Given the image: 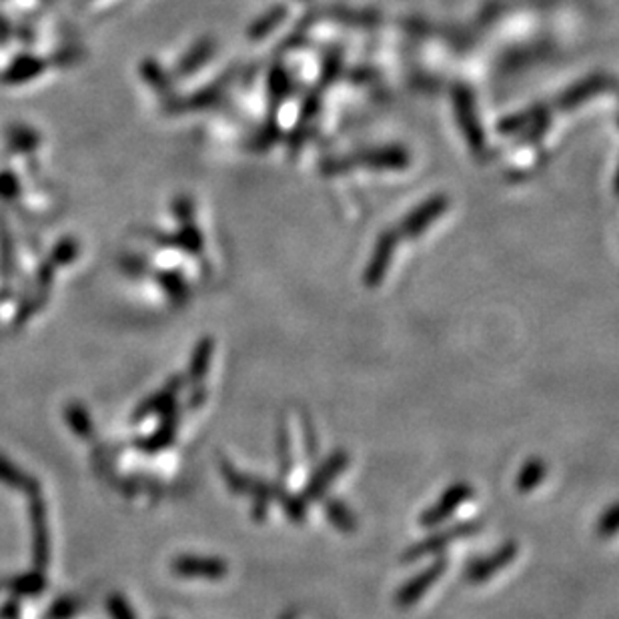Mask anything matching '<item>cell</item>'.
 I'll return each instance as SVG.
<instances>
[{"mask_svg":"<svg viewBox=\"0 0 619 619\" xmlns=\"http://www.w3.org/2000/svg\"><path fill=\"white\" fill-rule=\"evenodd\" d=\"M519 545L516 541H506L497 548L496 552L477 557L465 565V579L469 584H484L487 579L496 577L501 570H506L507 565H511L513 560L518 557Z\"/></svg>","mask_w":619,"mask_h":619,"instance_id":"4","label":"cell"},{"mask_svg":"<svg viewBox=\"0 0 619 619\" xmlns=\"http://www.w3.org/2000/svg\"><path fill=\"white\" fill-rule=\"evenodd\" d=\"M303 440L307 457H309V460H316L317 455H319V440H317L313 421L307 416L303 417Z\"/></svg>","mask_w":619,"mask_h":619,"instance_id":"19","label":"cell"},{"mask_svg":"<svg viewBox=\"0 0 619 619\" xmlns=\"http://www.w3.org/2000/svg\"><path fill=\"white\" fill-rule=\"evenodd\" d=\"M214 341L211 338H203L192 351L191 365H189V382L201 384L213 360Z\"/></svg>","mask_w":619,"mask_h":619,"instance_id":"14","label":"cell"},{"mask_svg":"<svg viewBox=\"0 0 619 619\" xmlns=\"http://www.w3.org/2000/svg\"><path fill=\"white\" fill-rule=\"evenodd\" d=\"M472 497L473 487L467 482H457V484L450 485L441 494L440 499L419 516V526L425 528V530L428 528H438L441 523H445Z\"/></svg>","mask_w":619,"mask_h":619,"instance_id":"3","label":"cell"},{"mask_svg":"<svg viewBox=\"0 0 619 619\" xmlns=\"http://www.w3.org/2000/svg\"><path fill=\"white\" fill-rule=\"evenodd\" d=\"M325 518L333 523L335 530L341 531V533H355L360 530V521H357V516L353 513L345 501H341L338 497H331L325 501Z\"/></svg>","mask_w":619,"mask_h":619,"instance_id":"10","label":"cell"},{"mask_svg":"<svg viewBox=\"0 0 619 619\" xmlns=\"http://www.w3.org/2000/svg\"><path fill=\"white\" fill-rule=\"evenodd\" d=\"M173 572L187 579H209L219 582L229 574V563L221 557H201V555H179L170 563Z\"/></svg>","mask_w":619,"mask_h":619,"instance_id":"6","label":"cell"},{"mask_svg":"<svg viewBox=\"0 0 619 619\" xmlns=\"http://www.w3.org/2000/svg\"><path fill=\"white\" fill-rule=\"evenodd\" d=\"M275 451H277V472L281 482H285L294 472V451H291V435L285 419L277 423V438H275Z\"/></svg>","mask_w":619,"mask_h":619,"instance_id":"12","label":"cell"},{"mask_svg":"<svg viewBox=\"0 0 619 619\" xmlns=\"http://www.w3.org/2000/svg\"><path fill=\"white\" fill-rule=\"evenodd\" d=\"M447 567H450V560L443 555V557H435V560L429 563L428 567H423L419 574L409 577L406 584L399 587L397 594H395L397 608H413L417 601L425 596L429 589L440 582L443 574L447 572Z\"/></svg>","mask_w":619,"mask_h":619,"instance_id":"2","label":"cell"},{"mask_svg":"<svg viewBox=\"0 0 619 619\" xmlns=\"http://www.w3.org/2000/svg\"><path fill=\"white\" fill-rule=\"evenodd\" d=\"M109 611H111L113 619H136L133 609L124 601L123 597H111Z\"/></svg>","mask_w":619,"mask_h":619,"instance_id":"21","label":"cell"},{"mask_svg":"<svg viewBox=\"0 0 619 619\" xmlns=\"http://www.w3.org/2000/svg\"><path fill=\"white\" fill-rule=\"evenodd\" d=\"M183 384H185L183 375L173 377L169 384L165 385L158 394L148 397L147 401L141 406V409L136 411V419H145V417L155 416V413H161V411H167L175 404V397L179 394Z\"/></svg>","mask_w":619,"mask_h":619,"instance_id":"9","label":"cell"},{"mask_svg":"<svg viewBox=\"0 0 619 619\" xmlns=\"http://www.w3.org/2000/svg\"><path fill=\"white\" fill-rule=\"evenodd\" d=\"M0 482L11 485L14 489L26 491V494H36V489H38V484L34 479H31L29 475H24L16 465H12V463L2 460V457H0Z\"/></svg>","mask_w":619,"mask_h":619,"instance_id":"15","label":"cell"},{"mask_svg":"<svg viewBox=\"0 0 619 619\" xmlns=\"http://www.w3.org/2000/svg\"><path fill=\"white\" fill-rule=\"evenodd\" d=\"M219 467H221V475L225 479L226 487L233 496H247L248 485H251V475L247 473L239 472L233 463L221 457L219 462Z\"/></svg>","mask_w":619,"mask_h":619,"instance_id":"16","label":"cell"},{"mask_svg":"<svg viewBox=\"0 0 619 619\" xmlns=\"http://www.w3.org/2000/svg\"><path fill=\"white\" fill-rule=\"evenodd\" d=\"M43 586H45V582H43L41 575H26V577H21V579L16 582V589H14V592H19V594H23V596H34V594L41 592V587Z\"/></svg>","mask_w":619,"mask_h":619,"instance_id":"20","label":"cell"},{"mask_svg":"<svg viewBox=\"0 0 619 619\" xmlns=\"http://www.w3.org/2000/svg\"><path fill=\"white\" fill-rule=\"evenodd\" d=\"M347 467H350V453H345L343 450L333 451L329 457L317 465L316 472L311 473L301 496L307 501H319L321 497L325 496L329 485L333 484L341 472H345Z\"/></svg>","mask_w":619,"mask_h":619,"instance_id":"5","label":"cell"},{"mask_svg":"<svg viewBox=\"0 0 619 619\" xmlns=\"http://www.w3.org/2000/svg\"><path fill=\"white\" fill-rule=\"evenodd\" d=\"M619 526V509L618 504H611V506L599 516L597 519L596 533L597 538L601 540H608V538H614L616 531H618Z\"/></svg>","mask_w":619,"mask_h":619,"instance_id":"18","label":"cell"},{"mask_svg":"<svg viewBox=\"0 0 619 619\" xmlns=\"http://www.w3.org/2000/svg\"><path fill=\"white\" fill-rule=\"evenodd\" d=\"M545 475H548V463L543 462L541 457H530L521 465L518 477H516L519 494H531L535 487L543 484Z\"/></svg>","mask_w":619,"mask_h":619,"instance_id":"13","label":"cell"},{"mask_svg":"<svg viewBox=\"0 0 619 619\" xmlns=\"http://www.w3.org/2000/svg\"><path fill=\"white\" fill-rule=\"evenodd\" d=\"M277 504L283 507L285 516L291 519L294 523H303L307 519V504L309 501L301 494H291L289 489H285Z\"/></svg>","mask_w":619,"mask_h":619,"instance_id":"17","label":"cell"},{"mask_svg":"<svg viewBox=\"0 0 619 619\" xmlns=\"http://www.w3.org/2000/svg\"><path fill=\"white\" fill-rule=\"evenodd\" d=\"M279 619H297V611L295 609H287Z\"/></svg>","mask_w":619,"mask_h":619,"instance_id":"22","label":"cell"},{"mask_svg":"<svg viewBox=\"0 0 619 619\" xmlns=\"http://www.w3.org/2000/svg\"><path fill=\"white\" fill-rule=\"evenodd\" d=\"M482 526H484V521H479V519L460 521V523L450 526V528L438 531V533H431L429 538H423L413 545H409L401 555V563H413L423 560V557H429V555H440L441 552H445L450 548L451 543L477 533L482 530Z\"/></svg>","mask_w":619,"mask_h":619,"instance_id":"1","label":"cell"},{"mask_svg":"<svg viewBox=\"0 0 619 619\" xmlns=\"http://www.w3.org/2000/svg\"><path fill=\"white\" fill-rule=\"evenodd\" d=\"M34 560L38 565L48 562V530H46L45 504L33 499Z\"/></svg>","mask_w":619,"mask_h":619,"instance_id":"11","label":"cell"},{"mask_svg":"<svg viewBox=\"0 0 619 619\" xmlns=\"http://www.w3.org/2000/svg\"><path fill=\"white\" fill-rule=\"evenodd\" d=\"M177 428H179V409L173 404L167 411H163L161 428L153 435H148L147 440L141 441V450L157 453V451L169 447L177 438Z\"/></svg>","mask_w":619,"mask_h":619,"instance_id":"8","label":"cell"},{"mask_svg":"<svg viewBox=\"0 0 619 619\" xmlns=\"http://www.w3.org/2000/svg\"><path fill=\"white\" fill-rule=\"evenodd\" d=\"M287 487L281 482H267L261 477H251L247 496L253 499L251 516L255 521H263L269 516L270 504H277Z\"/></svg>","mask_w":619,"mask_h":619,"instance_id":"7","label":"cell"}]
</instances>
